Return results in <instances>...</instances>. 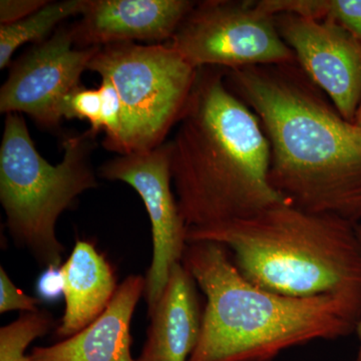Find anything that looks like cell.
I'll return each instance as SVG.
<instances>
[{"label":"cell","mask_w":361,"mask_h":361,"mask_svg":"<svg viewBox=\"0 0 361 361\" xmlns=\"http://www.w3.org/2000/svg\"><path fill=\"white\" fill-rule=\"evenodd\" d=\"M89 70L110 80L120 97V156L165 144L182 118L197 75L196 68L166 42L104 45L90 61Z\"/></svg>","instance_id":"obj_6"},{"label":"cell","mask_w":361,"mask_h":361,"mask_svg":"<svg viewBox=\"0 0 361 361\" xmlns=\"http://www.w3.org/2000/svg\"><path fill=\"white\" fill-rule=\"evenodd\" d=\"M99 90L102 96V130L106 134L103 146L108 151L118 154L123 135L122 104L110 80L102 78Z\"/></svg>","instance_id":"obj_18"},{"label":"cell","mask_w":361,"mask_h":361,"mask_svg":"<svg viewBox=\"0 0 361 361\" xmlns=\"http://www.w3.org/2000/svg\"><path fill=\"white\" fill-rule=\"evenodd\" d=\"M182 263L206 296L200 339L188 361H272L295 346L356 334L361 322L360 300L265 290L214 242L188 244Z\"/></svg>","instance_id":"obj_3"},{"label":"cell","mask_w":361,"mask_h":361,"mask_svg":"<svg viewBox=\"0 0 361 361\" xmlns=\"http://www.w3.org/2000/svg\"><path fill=\"white\" fill-rule=\"evenodd\" d=\"M66 310L56 334L68 338L82 331L109 307L118 285L115 269L96 245L78 240L61 265Z\"/></svg>","instance_id":"obj_14"},{"label":"cell","mask_w":361,"mask_h":361,"mask_svg":"<svg viewBox=\"0 0 361 361\" xmlns=\"http://www.w3.org/2000/svg\"><path fill=\"white\" fill-rule=\"evenodd\" d=\"M51 313L44 310L25 312L0 329V361H35L25 355L32 341L49 334L54 327Z\"/></svg>","instance_id":"obj_17"},{"label":"cell","mask_w":361,"mask_h":361,"mask_svg":"<svg viewBox=\"0 0 361 361\" xmlns=\"http://www.w3.org/2000/svg\"><path fill=\"white\" fill-rule=\"evenodd\" d=\"M90 130L66 135L63 160L51 165L40 155L20 114H7L0 146V202L9 234L42 267L61 266L65 246L56 222L85 191L97 187Z\"/></svg>","instance_id":"obj_5"},{"label":"cell","mask_w":361,"mask_h":361,"mask_svg":"<svg viewBox=\"0 0 361 361\" xmlns=\"http://www.w3.org/2000/svg\"><path fill=\"white\" fill-rule=\"evenodd\" d=\"M49 4L47 0H1L0 23L13 25L32 16Z\"/></svg>","instance_id":"obj_21"},{"label":"cell","mask_w":361,"mask_h":361,"mask_svg":"<svg viewBox=\"0 0 361 361\" xmlns=\"http://www.w3.org/2000/svg\"><path fill=\"white\" fill-rule=\"evenodd\" d=\"M356 232H357L358 239H360L361 243V222L356 224ZM356 334H357L360 345H358L357 355H356L355 360L353 361H361V322L358 325L357 330H356Z\"/></svg>","instance_id":"obj_23"},{"label":"cell","mask_w":361,"mask_h":361,"mask_svg":"<svg viewBox=\"0 0 361 361\" xmlns=\"http://www.w3.org/2000/svg\"><path fill=\"white\" fill-rule=\"evenodd\" d=\"M166 44L196 70L298 63L278 32L275 16L257 1L196 2Z\"/></svg>","instance_id":"obj_7"},{"label":"cell","mask_w":361,"mask_h":361,"mask_svg":"<svg viewBox=\"0 0 361 361\" xmlns=\"http://www.w3.org/2000/svg\"><path fill=\"white\" fill-rule=\"evenodd\" d=\"M225 75L222 68L197 70L169 142L173 186L188 228L242 219L286 201L270 183V144L260 121Z\"/></svg>","instance_id":"obj_2"},{"label":"cell","mask_w":361,"mask_h":361,"mask_svg":"<svg viewBox=\"0 0 361 361\" xmlns=\"http://www.w3.org/2000/svg\"><path fill=\"white\" fill-rule=\"evenodd\" d=\"M42 301L39 298L26 295L11 281L4 268L0 267V313L9 311L35 312L39 310Z\"/></svg>","instance_id":"obj_20"},{"label":"cell","mask_w":361,"mask_h":361,"mask_svg":"<svg viewBox=\"0 0 361 361\" xmlns=\"http://www.w3.org/2000/svg\"><path fill=\"white\" fill-rule=\"evenodd\" d=\"M275 23L307 77L342 118L355 122L361 102V42L334 20L280 13Z\"/></svg>","instance_id":"obj_10"},{"label":"cell","mask_w":361,"mask_h":361,"mask_svg":"<svg viewBox=\"0 0 361 361\" xmlns=\"http://www.w3.org/2000/svg\"><path fill=\"white\" fill-rule=\"evenodd\" d=\"M203 312L196 281L183 263H178L148 314V336L135 361L189 360L200 339Z\"/></svg>","instance_id":"obj_13"},{"label":"cell","mask_w":361,"mask_h":361,"mask_svg":"<svg viewBox=\"0 0 361 361\" xmlns=\"http://www.w3.org/2000/svg\"><path fill=\"white\" fill-rule=\"evenodd\" d=\"M356 126L361 128V102L360 104V106H358L357 111H356V115L355 118V122Z\"/></svg>","instance_id":"obj_24"},{"label":"cell","mask_w":361,"mask_h":361,"mask_svg":"<svg viewBox=\"0 0 361 361\" xmlns=\"http://www.w3.org/2000/svg\"><path fill=\"white\" fill-rule=\"evenodd\" d=\"M225 80L260 121L278 193L301 210L360 223L361 128L298 63L226 71Z\"/></svg>","instance_id":"obj_1"},{"label":"cell","mask_w":361,"mask_h":361,"mask_svg":"<svg viewBox=\"0 0 361 361\" xmlns=\"http://www.w3.org/2000/svg\"><path fill=\"white\" fill-rule=\"evenodd\" d=\"M268 8L273 14L334 20L361 42V0H270Z\"/></svg>","instance_id":"obj_16"},{"label":"cell","mask_w":361,"mask_h":361,"mask_svg":"<svg viewBox=\"0 0 361 361\" xmlns=\"http://www.w3.org/2000/svg\"><path fill=\"white\" fill-rule=\"evenodd\" d=\"M37 293L42 301L54 302L63 296V276L61 266L44 268L37 282Z\"/></svg>","instance_id":"obj_22"},{"label":"cell","mask_w":361,"mask_h":361,"mask_svg":"<svg viewBox=\"0 0 361 361\" xmlns=\"http://www.w3.org/2000/svg\"><path fill=\"white\" fill-rule=\"evenodd\" d=\"M102 96L99 89L78 87L66 102L65 118L87 120L90 123V132L94 135L102 130Z\"/></svg>","instance_id":"obj_19"},{"label":"cell","mask_w":361,"mask_h":361,"mask_svg":"<svg viewBox=\"0 0 361 361\" xmlns=\"http://www.w3.org/2000/svg\"><path fill=\"white\" fill-rule=\"evenodd\" d=\"M87 6V0L49 1L25 20L13 25H0V68L4 70L11 65V58L21 45L45 42L61 23L77 14L82 16Z\"/></svg>","instance_id":"obj_15"},{"label":"cell","mask_w":361,"mask_h":361,"mask_svg":"<svg viewBox=\"0 0 361 361\" xmlns=\"http://www.w3.org/2000/svg\"><path fill=\"white\" fill-rule=\"evenodd\" d=\"M196 2L189 0H87L80 20L71 25L80 49L118 42L165 44Z\"/></svg>","instance_id":"obj_11"},{"label":"cell","mask_w":361,"mask_h":361,"mask_svg":"<svg viewBox=\"0 0 361 361\" xmlns=\"http://www.w3.org/2000/svg\"><path fill=\"white\" fill-rule=\"evenodd\" d=\"M97 175L130 185L148 213L153 237V259L145 290L149 314L161 298L173 267L182 263L188 245V227L173 194L170 144L116 157L104 163Z\"/></svg>","instance_id":"obj_9"},{"label":"cell","mask_w":361,"mask_h":361,"mask_svg":"<svg viewBox=\"0 0 361 361\" xmlns=\"http://www.w3.org/2000/svg\"><path fill=\"white\" fill-rule=\"evenodd\" d=\"M146 277L130 275L118 285L106 311L75 336L51 346L35 348V361H135L130 353V324Z\"/></svg>","instance_id":"obj_12"},{"label":"cell","mask_w":361,"mask_h":361,"mask_svg":"<svg viewBox=\"0 0 361 361\" xmlns=\"http://www.w3.org/2000/svg\"><path fill=\"white\" fill-rule=\"evenodd\" d=\"M187 241L224 246L239 272L265 290L361 301L356 225L336 216L307 212L284 201L242 219L188 228Z\"/></svg>","instance_id":"obj_4"},{"label":"cell","mask_w":361,"mask_h":361,"mask_svg":"<svg viewBox=\"0 0 361 361\" xmlns=\"http://www.w3.org/2000/svg\"><path fill=\"white\" fill-rule=\"evenodd\" d=\"M99 49L78 47L71 25L59 27L11 63L0 89V111L26 114L44 129H59L66 102L82 87L80 77Z\"/></svg>","instance_id":"obj_8"}]
</instances>
